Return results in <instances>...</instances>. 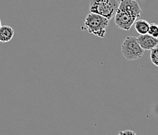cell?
Wrapping results in <instances>:
<instances>
[{
	"instance_id": "1",
	"label": "cell",
	"mask_w": 158,
	"mask_h": 135,
	"mask_svg": "<svg viewBox=\"0 0 158 135\" xmlns=\"http://www.w3.org/2000/svg\"><path fill=\"white\" fill-rule=\"evenodd\" d=\"M142 10L137 0H120V4L114 16L117 27L125 31L131 28L134 23L140 19Z\"/></svg>"
},
{
	"instance_id": "2",
	"label": "cell",
	"mask_w": 158,
	"mask_h": 135,
	"mask_svg": "<svg viewBox=\"0 0 158 135\" xmlns=\"http://www.w3.org/2000/svg\"><path fill=\"white\" fill-rule=\"evenodd\" d=\"M109 22L110 20L106 17L94 13H89L86 17L84 25L81 29L85 30L89 34L103 39L106 35V28L109 25Z\"/></svg>"
},
{
	"instance_id": "3",
	"label": "cell",
	"mask_w": 158,
	"mask_h": 135,
	"mask_svg": "<svg viewBox=\"0 0 158 135\" xmlns=\"http://www.w3.org/2000/svg\"><path fill=\"white\" fill-rule=\"evenodd\" d=\"M119 4L120 0H90L89 12L110 20L115 16Z\"/></svg>"
},
{
	"instance_id": "4",
	"label": "cell",
	"mask_w": 158,
	"mask_h": 135,
	"mask_svg": "<svg viewBox=\"0 0 158 135\" xmlns=\"http://www.w3.org/2000/svg\"><path fill=\"white\" fill-rule=\"evenodd\" d=\"M145 51L140 47L136 37L128 36L121 44V53L127 60L133 61L141 58Z\"/></svg>"
},
{
	"instance_id": "5",
	"label": "cell",
	"mask_w": 158,
	"mask_h": 135,
	"mask_svg": "<svg viewBox=\"0 0 158 135\" xmlns=\"http://www.w3.org/2000/svg\"><path fill=\"white\" fill-rule=\"evenodd\" d=\"M136 38L138 43L144 51H151L153 48H156L158 45V39H155L149 34L139 35V36Z\"/></svg>"
},
{
	"instance_id": "6",
	"label": "cell",
	"mask_w": 158,
	"mask_h": 135,
	"mask_svg": "<svg viewBox=\"0 0 158 135\" xmlns=\"http://www.w3.org/2000/svg\"><path fill=\"white\" fill-rule=\"evenodd\" d=\"M14 30L8 25H2L0 27V42L6 43L14 38Z\"/></svg>"
},
{
	"instance_id": "7",
	"label": "cell",
	"mask_w": 158,
	"mask_h": 135,
	"mask_svg": "<svg viewBox=\"0 0 158 135\" xmlns=\"http://www.w3.org/2000/svg\"><path fill=\"white\" fill-rule=\"evenodd\" d=\"M150 24L147 20H143V19H139L134 23V27L137 33L139 35H146L148 34L149 28H150Z\"/></svg>"
},
{
	"instance_id": "8",
	"label": "cell",
	"mask_w": 158,
	"mask_h": 135,
	"mask_svg": "<svg viewBox=\"0 0 158 135\" xmlns=\"http://www.w3.org/2000/svg\"><path fill=\"white\" fill-rule=\"evenodd\" d=\"M150 60L153 65L158 67V46L150 51Z\"/></svg>"
},
{
	"instance_id": "9",
	"label": "cell",
	"mask_w": 158,
	"mask_h": 135,
	"mask_svg": "<svg viewBox=\"0 0 158 135\" xmlns=\"http://www.w3.org/2000/svg\"><path fill=\"white\" fill-rule=\"evenodd\" d=\"M148 34L155 39H158V24L155 23H150Z\"/></svg>"
},
{
	"instance_id": "10",
	"label": "cell",
	"mask_w": 158,
	"mask_h": 135,
	"mask_svg": "<svg viewBox=\"0 0 158 135\" xmlns=\"http://www.w3.org/2000/svg\"><path fill=\"white\" fill-rule=\"evenodd\" d=\"M118 135H137V134L135 133V132H134L133 130H123V131H120Z\"/></svg>"
},
{
	"instance_id": "11",
	"label": "cell",
	"mask_w": 158,
	"mask_h": 135,
	"mask_svg": "<svg viewBox=\"0 0 158 135\" xmlns=\"http://www.w3.org/2000/svg\"><path fill=\"white\" fill-rule=\"evenodd\" d=\"M2 21H1V19H0V27H2Z\"/></svg>"
}]
</instances>
